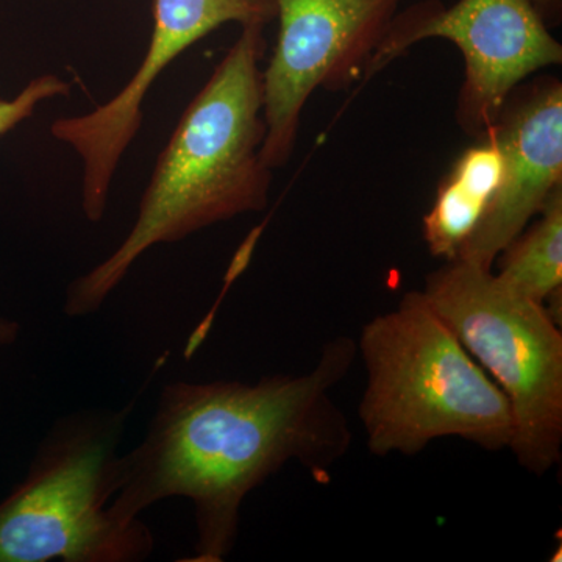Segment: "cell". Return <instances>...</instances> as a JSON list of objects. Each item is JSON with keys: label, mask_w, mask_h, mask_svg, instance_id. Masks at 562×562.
I'll use <instances>...</instances> for the list:
<instances>
[{"label": "cell", "mask_w": 562, "mask_h": 562, "mask_svg": "<svg viewBox=\"0 0 562 562\" xmlns=\"http://www.w3.org/2000/svg\"><path fill=\"white\" fill-rule=\"evenodd\" d=\"M422 292L508 398L517 462L546 475L562 449V333L552 314L471 261H446Z\"/></svg>", "instance_id": "obj_5"}, {"label": "cell", "mask_w": 562, "mask_h": 562, "mask_svg": "<svg viewBox=\"0 0 562 562\" xmlns=\"http://www.w3.org/2000/svg\"><path fill=\"white\" fill-rule=\"evenodd\" d=\"M265 27L244 25L188 103L158 155L131 232L66 290L63 310L69 317L99 312L151 247L183 241L217 222L268 206L272 169L261 157Z\"/></svg>", "instance_id": "obj_2"}, {"label": "cell", "mask_w": 562, "mask_h": 562, "mask_svg": "<svg viewBox=\"0 0 562 562\" xmlns=\"http://www.w3.org/2000/svg\"><path fill=\"white\" fill-rule=\"evenodd\" d=\"M279 38L262 69L261 147L268 168L294 151L302 111L317 88L336 91L364 76L402 0H273Z\"/></svg>", "instance_id": "obj_7"}, {"label": "cell", "mask_w": 562, "mask_h": 562, "mask_svg": "<svg viewBox=\"0 0 562 562\" xmlns=\"http://www.w3.org/2000/svg\"><path fill=\"white\" fill-rule=\"evenodd\" d=\"M364 362L360 419L375 457H414L441 438L509 449L512 405L422 291L373 317L357 342Z\"/></svg>", "instance_id": "obj_3"}, {"label": "cell", "mask_w": 562, "mask_h": 562, "mask_svg": "<svg viewBox=\"0 0 562 562\" xmlns=\"http://www.w3.org/2000/svg\"><path fill=\"white\" fill-rule=\"evenodd\" d=\"M501 144L503 177L490 209L457 260L492 269L562 187V85L553 77L516 88L490 128Z\"/></svg>", "instance_id": "obj_9"}, {"label": "cell", "mask_w": 562, "mask_h": 562, "mask_svg": "<svg viewBox=\"0 0 562 562\" xmlns=\"http://www.w3.org/2000/svg\"><path fill=\"white\" fill-rule=\"evenodd\" d=\"M428 38L450 41L461 50L465 77L457 120L476 138L486 135L527 77L562 63L561 44L530 0H458L452 7L428 2L392 20L364 79Z\"/></svg>", "instance_id": "obj_6"}, {"label": "cell", "mask_w": 562, "mask_h": 562, "mask_svg": "<svg viewBox=\"0 0 562 562\" xmlns=\"http://www.w3.org/2000/svg\"><path fill=\"white\" fill-rule=\"evenodd\" d=\"M70 91V81L55 74H43L29 81L13 99H0V136L13 132L22 122L31 120L44 102L66 98Z\"/></svg>", "instance_id": "obj_12"}, {"label": "cell", "mask_w": 562, "mask_h": 562, "mask_svg": "<svg viewBox=\"0 0 562 562\" xmlns=\"http://www.w3.org/2000/svg\"><path fill=\"white\" fill-rule=\"evenodd\" d=\"M491 202L490 195L465 183L453 172L447 173L430 211L422 221V235L432 257L457 260L462 247L479 228Z\"/></svg>", "instance_id": "obj_11"}, {"label": "cell", "mask_w": 562, "mask_h": 562, "mask_svg": "<svg viewBox=\"0 0 562 562\" xmlns=\"http://www.w3.org/2000/svg\"><path fill=\"white\" fill-rule=\"evenodd\" d=\"M276 18L273 0H155L149 46L131 80L94 110L50 125V135L69 146L81 162V209L88 221L105 216L111 184L140 131L144 101L158 77L222 25H266Z\"/></svg>", "instance_id": "obj_8"}, {"label": "cell", "mask_w": 562, "mask_h": 562, "mask_svg": "<svg viewBox=\"0 0 562 562\" xmlns=\"http://www.w3.org/2000/svg\"><path fill=\"white\" fill-rule=\"evenodd\" d=\"M131 409L65 417L41 442L27 475L0 502V562H140L154 535L109 512Z\"/></svg>", "instance_id": "obj_4"}, {"label": "cell", "mask_w": 562, "mask_h": 562, "mask_svg": "<svg viewBox=\"0 0 562 562\" xmlns=\"http://www.w3.org/2000/svg\"><path fill=\"white\" fill-rule=\"evenodd\" d=\"M498 258L495 276L506 286L541 305H557L562 290V187Z\"/></svg>", "instance_id": "obj_10"}, {"label": "cell", "mask_w": 562, "mask_h": 562, "mask_svg": "<svg viewBox=\"0 0 562 562\" xmlns=\"http://www.w3.org/2000/svg\"><path fill=\"white\" fill-rule=\"evenodd\" d=\"M357 353V342L339 336L302 375L166 384L143 441L120 457L111 516L131 524L155 503L188 498L198 531L190 561H224L247 495L284 465L299 462L317 483L330 482L351 443L331 391Z\"/></svg>", "instance_id": "obj_1"}, {"label": "cell", "mask_w": 562, "mask_h": 562, "mask_svg": "<svg viewBox=\"0 0 562 562\" xmlns=\"http://www.w3.org/2000/svg\"><path fill=\"white\" fill-rule=\"evenodd\" d=\"M20 324L14 321L7 319V317L0 316V344L3 346H10L16 341L20 336Z\"/></svg>", "instance_id": "obj_14"}, {"label": "cell", "mask_w": 562, "mask_h": 562, "mask_svg": "<svg viewBox=\"0 0 562 562\" xmlns=\"http://www.w3.org/2000/svg\"><path fill=\"white\" fill-rule=\"evenodd\" d=\"M532 9L538 11L539 16L547 25H557L561 22L562 0H530Z\"/></svg>", "instance_id": "obj_13"}]
</instances>
